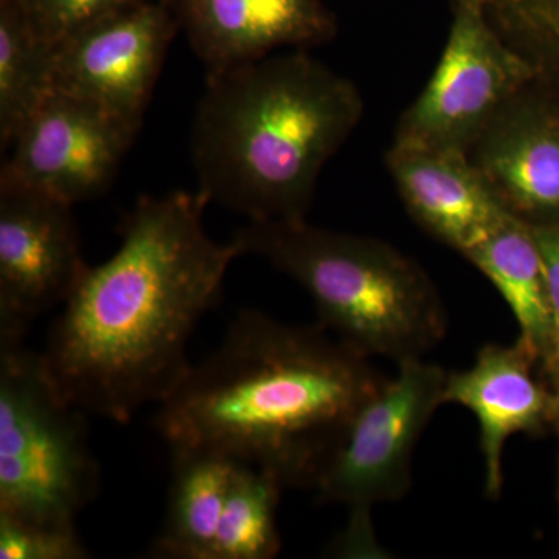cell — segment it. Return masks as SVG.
Wrapping results in <instances>:
<instances>
[{"label":"cell","instance_id":"obj_21","mask_svg":"<svg viewBox=\"0 0 559 559\" xmlns=\"http://www.w3.org/2000/svg\"><path fill=\"white\" fill-rule=\"evenodd\" d=\"M25 17L51 49L84 28L143 0H17Z\"/></svg>","mask_w":559,"mask_h":559},{"label":"cell","instance_id":"obj_19","mask_svg":"<svg viewBox=\"0 0 559 559\" xmlns=\"http://www.w3.org/2000/svg\"><path fill=\"white\" fill-rule=\"evenodd\" d=\"M500 38L524 58L536 83L559 95V0H481Z\"/></svg>","mask_w":559,"mask_h":559},{"label":"cell","instance_id":"obj_25","mask_svg":"<svg viewBox=\"0 0 559 559\" xmlns=\"http://www.w3.org/2000/svg\"><path fill=\"white\" fill-rule=\"evenodd\" d=\"M451 2H452V0H451Z\"/></svg>","mask_w":559,"mask_h":559},{"label":"cell","instance_id":"obj_5","mask_svg":"<svg viewBox=\"0 0 559 559\" xmlns=\"http://www.w3.org/2000/svg\"><path fill=\"white\" fill-rule=\"evenodd\" d=\"M98 489L84 412L62 399L40 353L0 340V513L75 525Z\"/></svg>","mask_w":559,"mask_h":559},{"label":"cell","instance_id":"obj_6","mask_svg":"<svg viewBox=\"0 0 559 559\" xmlns=\"http://www.w3.org/2000/svg\"><path fill=\"white\" fill-rule=\"evenodd\" d=\"M450 36L432 75L396 124L395 145L468 151L500 108L536 81L481 0H452Z\"/></svg>","mask_w":559,"mask_h":559},{"label":"cell","instance_id":"obj_13","mask_svg":"<svg viewBox=\"0 0 559 559\" xmlns=\"http://www.w3.org/2000/svg\"><path fill=\"white\" fill-rule=\"evenodd\" d=\"M443 404L465 407L479 425L485 495L498 499L503 487V451L516 433L538 436L550 428L551 395L539 364L516 341L485 345L468 370L448 373Z\"/></svg>","mask_w":559,"mask_h":559},{"label":"cell","instance_id":"obj_12","mask_svg":"<svg viewBox=\"0 0 559 559\" xmlns=\"http://www.w3.org/2000/svg\"><path fill=\"white\" fill-rule=\"evenodd\" d=\"M207 76L283 50L329 43L336 21L322 0H167Z\"/></svg>","mask_w":559,"mask_h":559},{"label":"cell","instance_id":"obj_24","mask_svg":"<svg viewBox=\"0 0 559 559\" xmlns=\"http://www.w3.org/2000/svg\"><path fill=\"white\" fill-rule=\"evenodd\" d=\"M557 496L559 500V463H558V485H557Z\"/></svg>","mask_w":559,"mask_h":559},{"label":"cell","instance_id":"obj_14","mask_svg":"<svg viewBox=\"0 0 559 559\" xmlns=\"http://www.w3.org/2000/svg\"><path fill=\"white\" fill-rule=\"evenodd\" d=\"M385 164L412 218L462 255L513 216L466 151L392 143Z\"/></svg>","mask_w":559,"mask_h":559},{"label":"cell","instance_id":"obj_1","mask_svg":"<svg viewBox=\"0 0 559 559\" xmlns=\"http://www.w3.org/2000/svg\"><path fill=\"white\" fill-rule=\"evenodd\" d=\"M209 201L173 191L135 202L109 260L90 266L40 353L62 399L84 414L128 423L160 404L190 370L187 345L219 299L234 240H213Z\"/></svg>","mask_w":559,"mask_h":559},{"label":"cell","instance_id":"obj_16","mask_svg":"<svg viewBox=\"0 0 559 559\" xmlns=\"http://www.w3.org/2000/svg\"><path fill=\"white\" fill-rule=\"evenodd\" d=\"M238 460L202 448L171 450L167 514L151 555L212 559L227 489Z\"/></svg>","mask_w":559,"mask_h":559},{"label":"cell","instance_id":"obj_11","mask_svg":"<svg viewBox=\"0 0 559 559\" xmlns=\"http://www.w3.org/2000/svg\"><path fill=\"white\" fill-rule=\"evenodd\" d=\"M514 218L559 224V95L533 81L489 121L468 151Z\"/></svg>","mask_w":559,"mask_h":559},{"label":"cell","instance_id":"obj_22","mask_svg":"<svg viewBox=\"0 0 559 559\" xmlns=\"http://www.w3.org/2000/svg\"><path fill=\"white\" fill-rule=\"evenodd\" d=\"M536 246H538L544 271H546L547 286H549L551 308L559 333V224L551 226H530ZM557 360V359H555Z\"/></svg>","mask_w":559,"mask_h":559},{"label":"cell","instance_id":"obj_18","mask_svg":"<svg viewBox=\"0 0 559 559\" xmlns=\"http://www.w3.org/2000/svg\"><path fill=\"white\" fill-rule=\"evenodd\" d=\"M285 485L270 471L237 462L212 559H271L282 549L277 510Z\"/></svg>","mask_w":559,"mask_h":559},{"label":"cell","instance_id":"obj_7","mask_svg":"<svg viewBox=\"0 0 559 559\" xmlns=\"http://www.w3.org/2000/svg\"><path fill=\"white\" fill-rule=\"evenodd\" d=\"M447 378L423 358L400 362L396 377L382 381L353 414L323 463L312 488L319 499L355 511L403 499L419 437L443 406Z\"/></svg>","mask_w":559,"mask_h":559},{"label":"cell","instance_id":"obj_15","mask_svg":"<svg viewBox=\"0 0 559 559\" xmlns=\"http://www.w3.org/2000/svg\"><path fill=\"white\" fill-rule=\"evenodd\" d=\"M463 257L509 305L520 329L518 342L546 374L559 355V333L543 259L530 226L511 216Z\"/></svg>","mask_w":559,"mask_h":559},{"label":"cell","instance_id":"obj_23","mask_svg":"<svg viewBox=\"0 0 559 559\" xmlns=\"http://www.w3.org/2000/svg\"><path fill=\"white\" fill-rule=\"evenodd\" d=\"M544 377L549 384L551 395L550 428L559 436V355Z\"/></svg>","mask_w":559,"mask_h":559},{"label":"cell","instance_id":"obj_20","mask_svg":"<svg viewBox=\"0 0 559 559\" xmlns=\"http://www.w3.org/2000/svg\"><path fill=\"white\" fill-rule=\"evenodd\" d=\"M75 525H53L0 513V558H90Z\"/></svg>","mask_w":559,"mask_h":559},{"label":"cell","instance_id":"obj_17","mask_svg":"<svg viewBox=\"0 0 559 559\" xmlns=\"http://www.w3.org/2000/svg\"><path fill=\"white\" fill-rule=\"evenodd\" d=\"M53 49L33 31L17 0H0V145L9 150L51 92Z\"/></svg>","mask_w":559,"mask_h":559},{"label":"cell","instance_id":"obj_8","mask_svg":"<svg viewBox=\"0 0 559 559\" xmlns=\"http://www.w3.org/2000/svg\"><path fill=\"white\" fill-rule=\"evenodd\" d=\"M87 270L73 205L0 178V340L24 341Z\"/></svg>","mask_w":559,"mask_h":559},{"label":"cell","instance_id":"obj_3","mask_svg":"<svg viewBox=\"0 0 559 559\" xmlns=\"http://www.w3.org/2000/svg\"><path fill=\"white\" fill-rule=\"evenodd\" d=\"M362 114L356 84L304 49L207 76L190 132L198 191L249 223L305 221Z\"/></svg>","mask_w":559,"mask_h":559},{"label":"cell","instance_id":"obj_2","mask_svg":"<svg viewBox=\"0 0 559 559\" xmlns=\"http://www.w3.org/2000/svg\"><path fill=\"white\" fill-rule=\"evenodd\" d=\"M369 358L323 326L242 311L218 349L191 366L159 404L170 450L202 448L314 488L353 414L380 388Z\"/></svg>","mask_w":559,"mask_h":559},{"label":"cell","instance_id":"obj_4","mask_svg":"<svg viewBox=\"0 0 559 559\" xmlns=\"http://www.w3.org/2000/svg\"><path fill=\"white\" fill-rule=\"evenodd\" d=\"M242 255L266 260L310 294L323 329L364 358H423L447 314L432 280L388 242L297 223H249Z\"/></svg>","mask_w":559,"mask_h":559},{"label":"cell","instance_id":"obj_10","mask_svg":"<svg viewBox=\"0 0 559 559\" xmlns=\"http://www.w3.org/2000/svg\"><path fill=\"white\" fill-rule=\"evenodd\" d=\"M139 131L95 103L51 91L11 143L0 178L70 205L95 200L112 186Z\"/></svg>","mask_w":559,"mask_h":559},{"label":"cell","instance_id":"obj_9","mask_svg":"<svg viewBox=\"0 0 559 559\" xmlns=\"http://www.w3.org/2000/svg\"><path fill=\"white\" fill-rule=\"evenodd\" d=\"M178 22L167 0H143L53 47L51 91L95 103L142 128Z\"/></svg>","mask_w":559,"mask_h":559}]
</instances>
